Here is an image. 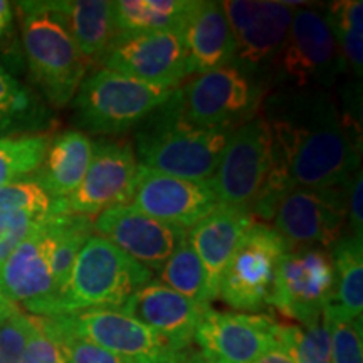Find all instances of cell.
Segmentation results:
<instances>
[{"label":"cell","instance_id":"1","mask_svg":"<svg viewBox=\"0 0 363 363\" xmlns=\"http://www.w3.org/2000/svg\"><path fill=\"white\" fill-rule=\"evenodd\" d=\"M262 106L274 162L294 187H343L360 170L362 136L348 130L328 91L281 89Z\"/></svg>","mask_w":363,"mask_h":363},{"label":"cell","instance_id":"2","mask_svg":"<svg viewBox=\"0 0 363 363\" xmlns=\"http://www.w3.org/2000/svg\"><path fill=\"white\" fill-rule=\"evenodd\" d=\"M175 89L136 126V158L145 169L158 174L207 182L214 175L234 130L201 128L189 123L180 113Z\"/></svg>","mask_w":363,"mask_h":363},{"label":"cell","instance_id":"3","mask_svg":"<svg viewBox=\"0 0 363 363\" xmlns=\"http://www.w3.org/2000/svg\"><path fill=\"white\" fill-rule=\"evenodd\" d=\"M22 44L30 76L49 104L65 108L88 76V62L51 2H19Z\"/></svg>","mask_w":363,"mask_h":363},{"label":"cell","instance_id":"4","mask_svg":"<svg viewBox=\"0 0 363 363\" xmlns=\"http://www.w3.org/2000/svg\"><path fill=\"white\" fill-rule=\"evenodd\" d=\"M153 272L101 235H91L76 257L59 316L88 310H120L131 294L148 284Z\"/></svg>","mask_w":363,"mask_h":363},{"label":"cell","instance_id":"5","mask_svg":"<svg viewBox=\"0 0 363 363\" xmlns=\"http://www.w3.org/2000/svg\"><path fill=\"white\" fill-rule=\"evenodd\" d=\"M174 89L99 67L86 76L72 99L76 125L89 135L126 133L162 106Z\"/></svg>","mask_w":363,"mask_h":363},{"label":"cell","instance_id":"6","mask_svg":"<svg viewBox=\"0 0 363 363\" xmlns=\"http://www.w3.org/2000/svg\"><path fill=\"white\" fill-rule=\"evenodd\" d=\"M182 116L201 128L235 130L252 120L264 101L257 76L227 65L195 76L175 89Z\"/></svg>","mask_w":363,"mask_h":363},{"label":"cell","instance_id":"7","mask_svg":"<svg viewBox=\"0 0 363 363\" xmlns=\"http://www.w3.org/2000/svg\"><path fill=\"white\" fill-rule=\"evenodd\" d=\"M283 89H325L345 71L342 54L325 16L316 9H294L286 40L271 65Z\"/></svg>","mask_w":363,"mask_h":363},{"label":"cell","instance_id":"8","mask_svg":"<svg viewBox=\"0 0 363 363\" xmlns=\"http://www.w3.org/2000/svg\"><path fill=\"white\" fill-rule=\"evenodd\" d=\"M272 160V135L264 116L256 115L238 126L229 136L214 175L207 180L220 206L251 211Z\"/></svg>","mask_w":363,"mask_h":363},{"label":"cell","instance_id":"9","mask_svg":"<svg viewBox=\"0 0 363 363\" xmlns=\"http://www.w3.org/2000/svg\"><path fill=\"white\" fill-rule=\"evenodd\" d=\"M333 294L335 264L328 249H293L281 257L267 305L306 326L323 316Z\"/></svg>","mask_w":363,"mask_h":363},{"label":"cell","instance_id":"10","mask_svg":"<svg viewBox=\"0 0 363 363\" xmlns=\"http://www.w3.org/2000/svg\"><path fill=\"white\" fill-rule=\"evenodd\" d=\"M288 251L271 225L256 222L225 267L219 298L235 311H261L269 301L281 257Z\"/></svg>","mask_w":363,"mask_h":363},{"label":"cell","instance_id":"11","mask_svg":"<svg viewBox=\"0 0 363 363\" xmlns=\"http://www.w3.org/2000/svg\"><path fill=\"white\" fill-rule=\"evenodd\" d=\"M140 163L126 140L104 138L94 143L91 163L79 187L69 197L54 201L59 211L96 219L111 207L128 206L133 199Z\"/></svg>","mask_w":363,"mask_h":363},{"label":"cell","instance_id":"12","mask_svg":"<svg viewBox=\"0 0 363 363\" xmlns=\"http://www.w3.org/2000/svg\"><path fill=\"white\" fill-rule=\"evenodd\" d=\"M352 180V179H350ZM347 185L335 189L294 187L272 217V229L291 249L330 247L347 229Z\"/></svg>","mask_w":363,"mask_h":363},{"label":"cell","instance_id":"13","mask_svg":"<svg viewBox=\"0 0 363 363\" xmlns=\"http://www.w3.org/2000/svg\"><path fill=\"white\" fill-rule=\"evenodd\" d=\"M222 6L234 35V66L259 78L283 48L294 6L303 4L227 0Z\"/></svg>","mask_w":363,"mask_h":363},{"label":"cell","instance_id":"14","mask_svg":"<svg viewBox=\"0 0 363 363\" xmlns=\"http://www.w3.org/2000/svg\"><path fill=\"white\" fill-rule=\"evenodd\" d=\"M51 216L43 227L22 240L0 266L2 296L33 316H59L61 294L51 271Z\"/></svg>","mask_w":363,"mask_h":363},{"label":"cell","instance_id":"15","mask_svg":"<svg viewBox=\"0 0 363 363\" xmlns=\"http://www.w3.org/2000/svg\"><path fill=\"white\" fill-rule=\"evenodd\" d=\"M93 229L152 272L162 271L189 235L184 227L153 219L131 206H118L101 212L94 219Z\"/></svg>","mask_w":363,"mask_h":363},{"label":"cell","instance_id":"16","mask_svg":"<svg viewBox=\"0 0 363 363\" xmlns=\"http://www.w3.org/2000/svg\"><path fill=\"white\" fill-rule=\"evenodd\" d=\"M103 66L128 78L167 88H179L182 81L194 74L180 34L174 30L118 39Z\"/></svg>","mask_w":363,"mask_h":363},{"label":"cell","instance_id":"17","mask_svg":"<svg viewBox=\"0 0 363 363\" xmlns=\"http://www.w3.org/2000/svg\"><path fill=\"white\" fill-rule=\"evenodd\" d=\"M219 206L208 182L177 179L140 165L131 207L142 214L189 230Z\"/></svg>","mask_w":363,"mask_h":363},{"label":"cell","instance_id":"18","mask_svg":"<svg viewBox=\"0 0 363 363\" xmlns=\"http://www.w3.org/2000/svg\"><path fill=\"white\" fill-rule=\"evenodd\" d=\"M276 325L278 321L264 315L208 308L194 342L219 363H252L276 347Z\"/></svg>","mask_w":363,"mask_h":363},{"label":"cell","instance_id":"19","mask_svg":"<svg viewBox=\"0 0 363 363\" xmlns=\"http://www.w3.org/2000/svg\"><path fill=\"white\" fill-rule=\"evenodd\" d=\"M67 316L79 335L131 363H177L182 353L120 310H88Z\"/></svg>","mask_w":363,"mask_h":363},{"label":"cell","instance_id":"20","mask_svg":"<svg viewBox=\"0 0 363 363\" xmlns=\"http://www.w3.org/2000/svg\"><path fill=\"white\" fill-rule=\"evenodd\" d=\"M208 308L211 306L190 301L160 281L152 279L131 294L120 311L157 331L177 352H184L192 347L195 331Z\"/></svg>","mask_w":363,"mask_h":363},{"label":"cell","instance_id":"21","mask_svg":"<svg viewBox=\"0 0 363 363\" xmlns=\"http://www.w3.org/2000/svg\"><path fill=\"white\" fill-rule=\"evenodd\" d=\"M256 224L251 211L219 206L189 229V242L197 254L206 278L208 301L219 299L222 276L230 257L249 229Z\"/></svg>","mask_w":363,"mask_h":363},{"label":"cell","instance_id":"22","mask_svg":"<svg viewBox=\"0 0 363 363\" xmlns=\"http://www.w3.org/2000/svg\"><path fill=\"white\" fill-rule=\"evenodd\" d=\"M195 74L233 65L234 35L222 2H199L179 30Z\"/></svg>","mask_w":363,"mask_h":363},{"label":"cell","instance_id":"23","mask_svg":"<svg viewBox=\"0 0 363 363\" xmlns=\"http://www.w3.org/2000/svg\"><path fill=\"white\" fill-rule=\"evenodd\" d=\"M51 7L78 45L88 66L99 69L118 39L113 2L56 0L51 2Z\"/></svg>","mask_w":363,"mask_h":363},{"label":"cell","instance_id":"24","mask_svg":"<svg viewBox=\"0 0 363 363\" xmlns=\"http://www.w3.org/2000/svg\"><path fill=\"white\" fill-rule=\"evenodd\" d=\"M94 142L81 130H67L51 140L35 182L52 201L69 197L83 182L93 158Z\"/></svg>","mask_w":363,"mask_h":363},{"label":"cell","instance_id":"25","mask_svg":"<svg viewBox=\"0 0 363 363\" xmlns=\"http://www.w3.org/2000/svg\"><path fill=\"white\" fill-rule=\"evenodd\" d=\"M194 6V0H121V2H113L118 39L163 33V30L179 33Z\"/></svg>","mask_w":363,"mask_h":363},{"label":"cell","instance_id":"26","mask_svg":"<svg viewBox=\"0 0 363 363\" xmlns=\"http://www.w3.org/2000/svg\"><path fill=\"white\" fill-rule=\"evenodd\" d=\"M49 125L44 104L0 65V138L34 135Z\"/></svg>","mask_w":363,"mask_h":363},{"label":"cell","instance_id":"27","mask_svg":"<svg viewBox=\"0 0 363 363\" xmlns=\"http://www.w3.org/2000/svg\"><path fill=\"white\" fill-rule=\"evenodd\" d=\"M93 222L88 217L67 214V212L59 211L54 203V212L51 216V271L61 296L69 283L76 257L86 240L93 235Z\"/></svg>","mask_w":363,"mask_h":363},{"label":"cell","instance_id":"28","mask_svg":"<svg viewBox=\"0 0 363 363\" xmlns=\"http://www.w3.org/2000/svg\"><path fill=\"white\" fill-rule=\"evenodd\" d=\"M363 239L343 235L333 246V305L343 315L362 318L363 311Z\"/></svg>","mask_w":363,"mask_h":363},{"label":"cell","instance_id":"29","mask_svg":"<svg viewBox=\"0 0 363 363\" xmlns=\"http://www.w3.org/2000/svg\"><path fill=\"white\" fill-rule=\"evenodd\" d=\"M325 21L328 24L345 69L362 79L363 72V2L362 0H338L326 7Z\"/></svg>","mask_w":363,"mask_h":363},{"label":"cell","instance_id":"30","mask_svg":"<svg viewBox=\"0 0 363 363\" xmlns=\"http://www.w3.org/2000/svg\"><path fill=\"white\" fill-rule=\"evenodd\" d=\"M276 347L288 353L294 363H331V333L326 313L306 326L276 325Z\"/></svg>","mask_w":363,"mask_h":363},{"label":"cell","instance_id":"31","mask_svg":"<svg viewBox=\"0 0 363 363\" xmlns=\"http://www.w3.org/2000/svg\"><path fill=\"white\" fill-rule=\"evenodd\" d=\"M51 140V136L45 133L2 136L0 138V187L38 172Z\"/></svg>","mask_w":363,"mask_h":363},{"label":"cell","instance_id":"32","mask_svg":"<svg viewBox=\"0 0 363 363\" xmlns=\"http://www.w3.org/2000/svg\"><path fill=\"white\" fill-rule=\"evenodd\" d=\"M160 283L169 286L175 293L182 294L190 301L208 306L206 278L201 261L189 239L180 244L174 256L165 262L160 271Z\"/></svg>","mask_w":363,"mask_h":363},{"label":"cell","instance_id":"33","mask_svg":"<svg viewBox=\"0 0 363 363\" xmlns=\"http://www.w3.org/2000/svg\"><path fill=\"white\" fill-rule=\"evenodd\" d=\"M48 320L52 333L56 335L66 363H131L126 358L116 355L79 335L67 315L48 318Z\"/></svg>","mask_w":363,"mask_h":363},{"label":"cell","instance_id":"34","mask_svg":"<svg viewBox=\"0 0 363 363\" xmlns=\"http://www.w3.org/2000/svg\"><path fill=\"white\" fill-rule=\"evenodd\" d=\"M325 313L331 333V363H363L362 318L343 315L333 303Z\"/></svg>","mask_w":363,"mask_h":363},{"label":"cell","instance_id":"35","mask_svg":"<svg viewBox=\"0 0 363 363\" xmlns=\"http://www.w3.org/2000/svg\"><path fill=\"white\" fill-rule=\"evenodd\" d=\"M54 201L34 179L17 180L0 187V212H51Z\"/></svg>","mask_w":363,"mask_h":363},{"label":"cell","instance_id":"36","mask_svg":"<svg viewBox=\"0 0 363 363\" xmlns=\"http://www.w3.org/2000/svg\"><path fill=\"white\" fill-rule=\"evenodd\" d=\"M52 211L45 212V214L26 211L0 212V266L22 240L45 224Z\"/></svg>","mask_w":363,"mask_h":363},{"label":"cell","instance_id":"37","mask_svg":"<svg viewBox=\"0 0 363 363\" xmlns=\"http://www.w3.org/2000/svg\"><path fill=\"white\" fill-rule=\"evenodd\" d=\"M33 331V315L16 310L0 316V363H19Z\"/></svg>","mask_w":363,"mask_h":363},{"label":"cell","instance_id":"38","mask_svg":"<svg viewBox=\"0 0 363 363\" xmlns=\"http://www.w3.org/2000/svg\"><path fill=\"white\" fill-rule=\"evenodd\" d=\"M19 363H66L48 318L34 316V331Z\"/></svg>","mask_w":363,"mask_h":363},{"label":"cell","instance_id":"39","mask_svg":"<svg viewBox=\"0 0 363 363\" xmlns=\"http://www.w3.org/2000/svg\"><path fill=\"white\" fill-rule=\"evenodd\" d=\"M362 195H363V179L362 169L352 177L347 187V225L350 229V235L357 239H363V214H362Z\"/></svg>","mask_w":363,"mask_h":363},{"label":"cell","instance_id":"40","mask_svg":"<svg viewBox=\"0 0 363 363\" xmlns=\"http://www.w3.org/2000/svg\"><path fill=\"white\" fill-rule=\"evenodd\" d=\"M252 363H294V360L284 350H281L279 347H274L271 348V350H267L266 353H262V355Z\"/></svg>","mask_w":363,"mask_h":363},{"label":"cell","instance_id":"41","mask_svg":"<svg viewBox=\"0 0 363 363\" xmlns=\"http://www.w3.org/2000/svg\"><path fill=\"white\" fill-rule=\"evenodd\" d=\"M177 363H219V362L212 360V358L207 357L203 352L194 350V348L190 347V348H187V350H184L180 353Z\"/></svg>","mask_w":363,"mask_h":363},{"label":"cell","instance_id":"42","mask_svg":"<svg viewBox=\"0 0 363 363\" xmlns=\"http://www.w3.org/2000/svg\"><path fill=\"white\" fill-rule=\"evenodd\" d=\"M12 22V7L6 0H0V38Z\"/></svg>","mask_w":363,"mask_h":363},{"label":"cell","instance_id":"43","mask_svg":"<svg viewBox=\"0 0 363 363\" xmlns=\"http://www.w3.org/2000/svg\"><path fill=\"white\" fill-rule=\"evenodd\" d=\"M16 310H19V308L11 305V303H9L7 299L2 296V293H0V316L9 315V313H12V311H16Z\"/></svg>","mask_w":363,"mask_h":363}]
</instances>
